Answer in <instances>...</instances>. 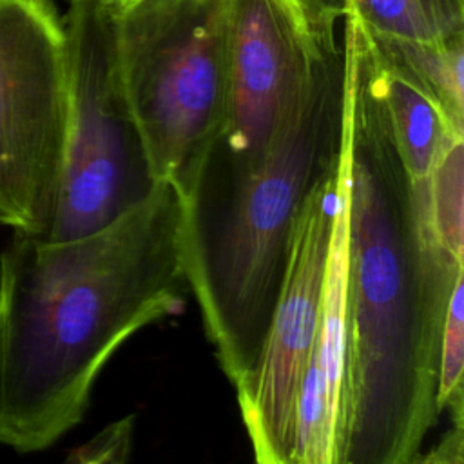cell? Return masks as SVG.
Masks as SVG:
<instances>
[{
  "mask_svg": "<svg viewBox=\"0 0 464 464\" xmlns=\"http://www.w3.org/2000/svg\"><path fill=\"white\" fill-rule=\"evenodd\" d=\"M339 167L348 205V352L337 464H415L439 417V348L464 263L437 241L373 89L364 31L344 14Z\"/></svg>",
  "mask_w": 464,
  "mask_h": 464,
  "instance_id": "6da1fadb",
  "label": "cell"
},
{
  "mask_svg": "<svg viewBox=\"0 0 464 464\" xmlns=\"http://www.w3.org/2000/svg\"><path fill=\"white\" fill-rule=\"evenodd\" d=\"M181 201L170 183L67 241L13 232L0 252V444L42 451L82 422L98 375L185 304Z\"/></svg>",
  "mask_w": 464,
  "mask_h": 464,
  "instance_id": "7a4b0ae2",
  "label": "cell"
},
{
  "mask_svg": "<svg viewBox=\"0 0 464 464\" xmlns=\"http://www.w3.org/2000/svg\"><path fill=\"white\" fill-rule=\"evenodd\" d=\"M344 56L335 47L261 160L205 170L179 196V263L218 362L243 397L256 375L301 210L341 149Z\"/></svg>",
  "mask_w": 464,
  "mask_h": 464,
  "instance_id": "3957f363",
  "label": "cell"
},
{
  "mask_svg": "<svg viewBox=\"0 0 464 464\" xmlns=\"http://www.w3.org/2000/svg\"><path fill=\"white\" fill-rule=\"evenodd\" d=\"M230 0H141L116 11L123 89L150 174L190 194L219 145Z\"/></svg>",
  "mask_w": 464,
  "mask_h": 464,
  "instance_id": "277c9868",
  "label": "cell"
},
{
  "mask_svg": "<svg viewBox=\"0 0 464 464\" xmlns=\"http://www.w3.org/2000/svg\"><path fill=\"white\" fill-rule=\"evenodd\" d=\"M63 29L69 114L56 205L42 236L51 241L109 227L156 185L121 82L114 5L69 2Z\"/></svg>",
  "mask_w": 464,
  "mask_h": 464,
  "instance_id": "5b68a950",
  "label": "cell"
},
{
  "mask_svg": "<svg viewBox=\"0 0 464 464\" xmlns=\"http://www.w3.org/2000/svg\"><path fill=\"white\" fill-rule=\"evenodd\" d=\"M69 114L63 18L53 0H0V225L45 236Z\"/></svg>",
  "mask_w": 464,
  "mask_h": 464,
  "instance_id": "8992f818",
  "label": "cell"
},
{
  "mask_svg": "<svg viewBox=\"0 0 464 464\" xmlns=\"http://www.w3.org/2000/svg\"><path fill=\"white\" fill-rule=\"evenodd\" d=\"M334 24L303 0H230L227 118L214 158L250 170L337 47Z\"/></svg>",
  "mask_w": 464,
  "mask_h": 464,
  "instance_id": "52a82bcc",
  "label": "cell"
},
{
  "mask_svg": "<svg viewBox=\"0 0 464 464\" xmlns=\"http://www.w3.org/2000/svg\"><path fill=\"white\" fill-rule=\"evenodd\" d=\"M335 203L337 163L301 210L256 375L237 399L256 464H294L297 401L321 317Z\"/></svg>",
  "mask_w": 464,
  "mask_h": 464,
  "instance_id": "ba28073f",
  "label": "cell"
},
{
  "mask_svg": "<svg viewBox=\"0 0 464 464\" xmlns=\"http://www.w3.org/2000/svg\"><path fill=\"white\" fill-rule=\"evenodd\" d=\"M348 205L337 160V203L317 334L297 401L294 464H337L348 352Z\"/></svg>",
  "mask_w": 464,
  "mask_h": 464,
  "instance_id": "9c48e42d",
  "label": "cell"
},
{
  "mask_svg": "<svg viewBox=\"0 0 464 464\" xmlns=\"http://www.w3.org/2000/svg\"><path fill=\"white\" fill-rule=\"evenodd\" d=\"M368 56L372 83L382 102L404 169L411 183L422 181L430 176L440 150L453 138H464V132L457 130L428 96L381 67L370 47Z\"/></svg>",
  "mask_w": 464,
  "mask_h": 464,
  "instance_id": "30bf717a",
  "label": "cell"
},
{
  "mask_svg": "<svg viewBox=\"0 0 464 464\" xmlns=\"http://www.w3.org/2000/svg\"><path fill=\"white\" fill-rule=\"evenodd\" d=\"M362 31L375 62L428 96L464 132V36L410 42Z\"/></svg>",
  "mask_w": 464,
  "mask_h": 464,
  "instance_id": "8fae6325",
  "label": "cell"
},
{
  "mask_svg": "<svg viewBox=\"0 0 464 464\" xmlns=\"http://www.w3.org/2000/svg\"><path fill=\"white\" fill-rule=\"evenodd\" d=\"M372 34L410 42L464 36V0H348V11Z\"/></svg>",
  "mask_w": 464,
  "mask_h": 464,
  "instance_id": "7c38bea8",
  "label": "cell"
},
{
  "mask_svg": "<svg viewBox=\"0 0 464 464\" xmlns=\"http://www.w3.org/2000/svg\"><path fill=\"white\" fill-rule=\"evenodd\" d=\"M428 216L439 245L464 263V138H453L426 178Z\"/></svg>",
  "mask_w": 464,
  "mask_h": 464,
  "instance_id": "4fadbf2b",
  "label": "cell"
},
{
  "mask_svg": "<svg viewBox=\"0 0 464 464\" xmlns=\"http://www.w3.org/2000/svg\"><path fill=\"white\" fill-rule=\"evenodd\" d=\"M464 277L457 281L444 317L439 373H437V410L450 411V417H464Z\"/></svg>",
  "mask_w": 464,
  "mask_h": 464,
  "instance_id": "5bb4252c",
  "label": "cell"
},
{
  "mask_svg": "<svg viewBox=\"0 0 464 464\" xmlns=\"http://www.w3.org/2000/svg\"><path fill=\"white\" fill-rule=\"evenodd\" d=\"M415 464H464V417H453L450 430Z\"/></svg>",
  "mask_w": 464,
  "mask_h": 464,
  "instance_id": "9a60e30c",
  "label": "cell"
},
{
  "mask_svg": "<svg viewBox=\"0 0 464 464\" xmlns=\"http://www.w3.org/2000/svg\"><path fill=\"white\" fill-rule=\"evenodd\" d=\"M303 2L317 20L335 22L337 18H343L348 11V0H303Z\"/></svg>",
  "mask_w": 464,
  "mask_h": 464,
  "instance_id": "2e32d148",
  "label": "cell"
},
{
  "mask_svg": "<svg viewBox=\"0 0 464 464\" xmlns=\"http://www.w3.org/2000/svg\"><path fill=\"white\" fill-rule=\"evenodd\" d=\"M138 2H141V0H111V4L114 5L116 11H123V9H127V7H130Z\"/></svg>",
  "mask_w": 464,
  "mask_h": 464,
  "instance_id": "e0dca14e",
  "label": "cell"
},
{
  "mask_svg": "<svg viewBox=\"0 0 464 464\" xmlns=\"http://www.w3.org/2000/svg\"><path fill=\"white\" fill-rule=\"evenodd\" d=\"M69 2H78V0H69ZM105 2H111V0H105Z\"/></svg>",
  "mask_w": 464,
  "mask_h": 464,
  "instance_id": "ac0fdd59",
  "label": "cell"
},
{
  "mask_svg": "<svg viewBox=\"0 0 464 464\" xmlns=\"http://www.w3.org/2000/svg\"><path fill=\"white\" fill-rule=\"evenodd\" d=\"M67 464H76V462H71V460H67Z\"/></svg>",
  "mask_w": 464,
  "mask_h": 464,
  "instance_id": "d6986e66",
  "label": "cell"
}]
</instances>
